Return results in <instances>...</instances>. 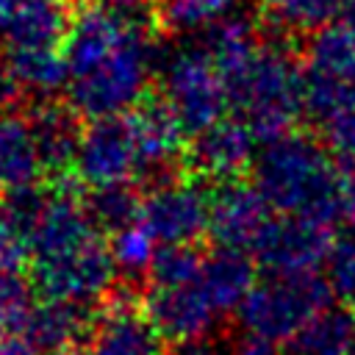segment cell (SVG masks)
I'll return each instance as SVG.
<instances>
[{"instance_id": "cell-20", "label": "cell", "mask_w": 355, "mask_h": 355, "mask_svg": "<svg viewBox=\"0 0 355 355\" xmlns=\"http://www.w3.org/2000/svg\"><path fill=\"white\" fill-rule=\"evenodd\" d=\"M200 286L216 305V311L225 316L230 311H239L247 294L255 286V266L247 252L225 250L219 247L214 255L205 258Z\"/></svg>"}, {"instance_id": "cell-21", "label": "cell", "mask_w": 355, "mask_h": 355, "mask_svg": "<svg viewBox=\"0 0 355 355\" xmlns=\"http://www.w3.org/2000/svg\"><path fill=\"white\" fill-rule=\"evenodd\" d=\"M355 344V313L349 308H324L291 341L286 355H349Z\"/></svg>"}, {"instance_id": "cell-35", "label": "cell", "mask_w": 355, "mask_h": 355, "mask_svg": "<svg viewBox=\"0 0 355 355\" xmlns=\"http://www.w3.org/2000/svg\"><path fill=\"white\" fill-rule=\"evenodd\" d=\"M64 355H80V352H75V349H72V352H64ZM83 355H86V352H83Z\"/></svg>"}, {"instance_id": "cell-10", "label": "cell", "mask_w": 355, "mask_h": 355, "mask_svg": "<svg viewBox=\"0 0 355 355\" xmlns=\"http://www.w3.org/2000/svg\"><path fill=\"white\" fill-rule=\"evenodd\" d=\"M144 313L150 324L158 330V336L169 344H191L205 341V336L216 327L219 311L205 294V288L197 283L189 286H150L144 297Z\"/></svg>"}, {"instance_id": "cell-8", "label": "cell", "mask_w": 355, "mask_h": 355, "mask_svg": "<svg viewBox=\"0 0 355 355\" xmlns=\"http://www.w3.org/2000/svg\"><path fill=\"white\" fill-rule=\"evenodd\" d=\"M141 222L158 244H194L208 233L211 197L194 180H161L141 200Z\"/></svg>"}, {"instance_id": "cell-4", "label": "cell", "mask_w": 355, "mask_h": 355, "mask_svg": "<svg viewBox=\"0 0 355 355\" xmlns=\"http://www.w3.org/2000/svg\"><path fill=\"white\" fill-rule=\"evenodd\" d=\"M230 105L263 141L294 130L305 111V72L283 42H258V47L225 75Z\"/></svg>"}, {"instance_id": "cell-9", "label": "cell", "mask_w": 355, "mask_h": 355, "mask_svg": "<svg viewBox=\"0 0 355 355\" xmlns=\"http://www.w3.org/2000/svg\"><path fill=\"white\" fill-rule=\"evenodd\" d=\"M277 214L258 191V186L233 180L222 183L211 197V222L208 233L225 250H239L255 255L272 230Z\"/></svg>"}, {"instance_id": "cell-1", "label": "cell", "mask_w": 355, "mask_h": 355, "mask_svg": "<svg viewBox=\"0 0 355 355\" xmlns=\"http://www.w3.org/2000/svg\"><path fill=\"white\" fill-rule=\"evenodd\" d=\"M64 55L69 108L89 122L139 108L158 64L155 39L141 19L119 17L94 3L75 14Z\"/></svg>"}, {"instance_id": "cell-24", "label": "cell", "mask_w": 355, "mask_h": 355, "mask_svg": "<svg viewBox=\"0 0 355 355\" xmlns=\"http://www.w3.org/2000/svg\"><path fill=\"white\" fill-rule=\"evenodd\" d=\"M239 0H161L155 8V22L164 33L186 36L194 31H208L233 14Z\"/></svg>"}, {"instance_id": "cell-14", "label": "cell", "mask_w": 355, "mask_h": 355, "mask_svg": "<svg viewBox=\"0 0 355 355\" xmlns=\"http://www.w3.org/2000/svg\"><path fill=\"white\" fill-rule=\"evenodd\" d=\"M72 19L69 0H28L0 25L3 47L6 53L64 50Z\"/></svg>"}, {"instance_id": "cell-3", "label": "cell", "mask_w": 355, "mask_h": 355, "mask_svg": "<svg viewBox=\"0 0 355 355\" xmlns=\"http://www.w3.org/2000/svg\"><path fill=\"white\" fill-rule=\"evenodd\" d=\"M255 186L280 216L311 219L336 227L344 216L338 169L327 150L302 133H286L258 150Z\"/></svg>"}, {"instance_id": "cell-25", "label": "cell", "mask_w": 355, "mask_h": 355, "mask_svg": "<svg viewBox=\"0 0 355 355\" xmlns=\"http://www.w3.org/2000/svg\"><path fill=\"white\" fill-rule=\"evenodd\" d=\"M141 200L144 197L133 189V183H119V186L92 189L86 208H89L92 219L100 225V230L116 233L141 219Z\"/></svg>"}, {"instance_id": "cell-18", "label": "cell", "mask_w": 355, "mask_h": 355, "mask_svg": "<svg viewBox=\"0 0 355 355\" xmlns=\"http://www.w3.org/2000/svg\"><path fill=\"white\" fill-rule=\"evenodd\" d=\"M31 125L44 175H53L58 180L67 178V169L75 166V155L83 133L78 128V114L69 105H58L50 100L31 114Z\"/></svg>"}, {"instance_id": "cell-17", "label": "cell", "mask_w": 355, "mask_h": 355, "mask_svg": "<svg viewBox=\"0 0 355 355\" xmlns=\"http://www.w3.org/2000/svg\"><path fill=\"white\" fill-rule=\"evenodd\" d=\"M44 175L39 147L33 139L31 116L17 111H0V194L36 186Z\"/></svg>"}, {"instance_id": "cell-13", "label": "cell", "mask_w": 355, "mask_h": 355, "mask_svg": "<svg viewBox=\"0 0 355 355\" xmlns=\"http://www.w3.org/2000/svg\"><path fill=\"white\" fill-rule=\"evenodd\" d=\"M161 336L130 294L108 300L89 333L86 355H161Z\"/></svg>"}, {"instance_id": "cell-26", "label": "cell", "mask_w": 355, "mask_h": 355, "mask_svg": "<svg viewBox=\"0 0 355 355\" xmlns=\"http://www.w3.org/2000/svg\"><path fill=\"white\" fill-rule=\"evenodd\" d=\"M111 255L119 269V275L136 280L141 275H150V266L158 255V239L147 230V225L139 219L116 233H111Z\"/></svg>"}, {"instance_id": "cell-15", "label": "cell", "mask_w": 355, "mask_h": 355, "mask_svg": "<svg viewBox=\"0 0 355 355\" xmlns=\"http://www.w3.org/2000/svg\"><path fill=\"white\" fill-rule=\"evenodd\" d=\"M139 153H141V178L161 183L175 178V161L180 158V125L169 114V108L158 103H147L130 111Z\"/></svg>"}, {"instance_id": "cell-16", "label": "cell", "mask_w": 355, "mask_h": 355, "mask_svg": "<svg viewBox=\"0 0 355 355\" xmlns=\"http://www.w3.org/2000/svg\"><path fill=\"white\" fill-rule=\"evenodd\" d=\"M305 111L313 116L327 147L355 153V83L305 78Z\"/></svg>"}, {"instance_id": "cell-7", "label": "cell", "mask_w": 355, "mask_h": 355, "mask_svg": "<svg viewBox=\"0 0 355 355\" xmlns=\"http://www.w3.org/2000/svg\"><path fill=\"white\" fill-rule=\"evenodd\" d=\"M75 172L78 180L92 189L133 183L136 178H141V153L130 111L119 116L92 119L83 128L75 155Z\"/></svg>"}, {"instance_id": "cell-19", "label": "cell", "mask_w": 355, "mask_h": 355, "mask_svg": "<svg viewBox=\"0 0 355 355\" xmlns=\"http://www.w3.org/2000/svg\"><path fill=\"white\" fill-rule=\"evenodd\" d=\"M86 330V311L83 305L44 300L33 305L19 327L36 355H64L72 352L78 338Z\"/></svg>"}, {"instance_id": "cell-6", "label": "cell", "mask_w": 355, "mask_h": 355, "mask_svg": "<svg viewBox=\"0 0 355 355\" xmlns=\"http://www.w3.org/2000/svg\"><path fill=\"white\" fill-rule=\"evenodd\" d=\"M161 103L183 133H202L216 125L230 105L225 78L208 47L191 44L175 50L161 67Z\"/></svg>"}, {"instance_id": "cell-12", "label": "cell", "mask_w": 355, "mask_h": 355, "mask_svg": "<svg viewBox=\"0 0 355 355\" xmlns=\"http://www.w3.org/2000/svg\"><path fill=\"white\" fill-rule=\"evenodd\" d=\"M333 227L297 216H277L255 258L269 266V272H316L333 247Z\"/></svg>"}, {"instance_id": "cell-34", "label": "cell", "mask_w": 355, "mask_h": 355, "mask_svg": "<svg viewBox=\"0 0 355 355\" xmlns=\"http://www.w3.org/2000/svg\"><path fill=\"white\" fill-rule=\"evenodd\" d=\"M25 3H28V0H0V25H3L14 11H19Z\"/></svg>"}, {"instance_id": "cell-31", "label": "cell", "mask_w": 355, "mask_h": 355, "mask_svg": "<svg viewBox=\"0 0 355 355\" xmlns=\"http://www.w3.org/2000/svg\"><path fill=\"white\" fill-rule=\"evenodd\" d=\"M338 191L344 202V214L355 216V153L338 155Z\"/></svg>"}, {"instance_id": "cell-5", "label": "cell", "mask_w": 355, "mask_h": 355, "mask_svg": "<svg viewBox=\"0 0 355 355\" xmlns=\"http://www.w3.org/2000/svg\"><path fill=\"white\" fill-rule=\"evenodd\" d=\"M333 288L316 272H272L258 280L241 302V330L258 333L272 341H291L316 313L330 308Z\"/></svg>"}, {"instance_id": "cell-32", "label": "cell", "mask_w": 355, "mask_h": 355, "mask_svg": "<svg viewBox=\"0 0 355 355\" xmlns=\"http://www.w3.org/2000/svg\"><path fill=\"white\" fill-rule=\"evenodd\" d=\"M92 3L100 6V8H105V11H114V14H119V17L139 19L150 0H92Z\"/></svg>"}, {"instance_id": "cell-2", "label": "cell", "mask_w": 355, "mask_h": 355, "mask_svg": "<svg viewBox=\"0 0 355 355\" xmlns=\"http://www.w3.org/2000/svg\"><path fill=\"white\" fill-rule=\"evenodd\" d=\"M119 269L86 202L64 180L47 194L31 244V283L44 300L89 305L111 294Z\"/></svg>"}, {"instance_id": "cell-28", "label": "cell", "mask_w": 355, "mask_h": 355, "mask_svg": "<svg viewBox=\"0 0 355 355\" xmlns=\"http://www.w3.org/2000/svg\"><path fill=\"white\" fill-rule=\"evenodd\" d=\"M327 283L333 297H338V302L355 313V225L333 239L327 252Z\"/></svg>"}, {"instance_id": "cell-30", "label": "cell", "mask_w": 355, "mask_h": 355, "mask_svg": "<svg viewBox=\"0 0 355 355\" xmlns=\"http://www.w3.org/2000/svg\"><path fill=\"white\" fill-rule=\"evenodd\" d=\"M225 355H283V352H280L277 341L263 338V336L250 333V330H241V333H236L230 338Z\"/></svg>"}, {"instance_id": "cell-27", "label": "cell", "mask_w": 355, "mask_h": 355, "mask_svg": "<svg viewBox=\"0 0 355 355\" xmlns=\"http://www.w3.org/2000/svg\"><path fill=\"white\" fill-rule=\"evenodd\" d=\"M205 258L197 252L194 244H164L150 266V286H189L202 277Z\"/></svg>"}, {"instance_id": "cell-22", "label": "cell", "mask_w": 355, "mask_h": 355, "mask_svg": "<svg viewBox=\"0 0 355 355\" xmlns=\"http://www.w3.org/2000/svg\"><path fill=\"white\" fill-rule=\"evenodd\" d=\"M349 0H261L263 25L280 36L316 33L336 22Z\"/></svg>"}, {"instance_id": "cell-29", "label": "cell", "mask_w": 355, "mask_h": 355, "mask_svg": "<svg viewBox=\"0 0 355 355\" xmlns=\"http://www.w3.org/2000/svg\"><path fill=\"white\" fill-rule=\"evenodd\" d=\"M31 308V288L19 272H0V333L19 330Z\"/></svg>"}, {"instance_id": "cell-11", "label": "cell", "mask_w": 355, "mask_h": 355, "mask_svg": "<svg viewBox=\"0 0 355 355\" xmlns=\"http://www.w3.org/2000/svg\"><path fill=\"white\" fill-rule=\"evenodd\" d=\"M255 133L244 119H219L197 133L186 150L189 169L205 180L233 183L255 166Z\"/></svg>"}, {"instance_id": "cell-33", "label": "cell", "mask_w": 355, "mask_h": 355, "mask_svg": "<svg viewBox=\"0 0 355 355\" xmlns=\"http://www.w3.org/2000/svg\"><path fill=\"white\" fill-rule=\"evenodd\" d=\"M169 355H219V352L205 341H191V344H178Z\"/></svg>"}, {"instance_id": "cell-23", "label": "cell", "mask_w": 355, "mask_h": 355, "mask_svg": "<svg viewBox=\"0 0 355 355\" xmlns=\"http://www.w3.org/2000/svg\"><path fill=\"white\" fill-rule=\"evenodd\" d=\"M3 61L8 64L14 80L19 83L22 94L50 97L69 83V67L64 50H22L6 53Z\"/></svg>"}]
</instances>
